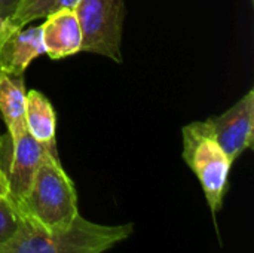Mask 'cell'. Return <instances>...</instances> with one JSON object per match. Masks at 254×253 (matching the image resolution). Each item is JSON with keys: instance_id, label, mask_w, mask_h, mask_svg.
<instances>
[{"instance_id": "obj_14", "label": "cell", "mask_w": 254, "mask_h": 253, "mask_svg": "<svg viewBox=\"0 0 254 253\" xmlns=\"http://www.w3.org/2000/svg\"><path fill=\"white\" fill-rule=\"evenodd\" d=\"M9 198V189H7V182L3 176V173L0 171V200Z\"/></svg>"}, {"instance_id": "obj_4", "label": "cell", "mask_w": 254, "mask_h": 253, "mask_svg": "<svg viewBox=\"0 0 254 253\" xmlns=\"http://www.w3.org/2000/svg\"><path fill=\"white\" fill-rule=\"evenodd\" d=\"M74 12L82 31L80 51L121 63L124 0H80Z\"/></svg>"}, {"instance_id": "obj_12", "label": "cell", "mask_w": 254, "mask_h": 253, "mask_svg": "<svg viewBox=\"0 0 254 253\" xmlns=\"http://www.w3.org/2000/svg\"><path fill=\"white\" fill-rule=\"evenodd\" d=\"M24 222L25 219L21 216L10 198L0 200V243L12 239Z\"/></svg>"}, {"instance_id": "obj_13", "label": "cell", "mask_w": 254, "mask_h": 253, "mask_svg": "<svg viewBox=\"0 0 254 253\" xmlns=\"http://www.w3.org/2000/svg\"><path fill=\"white\" fill-rule=\"evenodd\" d=\"M19 0H0V18H9L16 9Z\"/></svg>"}, {"instance_id": "obj_6", "label": "cell", "mask_w": 254, "mask_h": 253, "mask_svg": "<svg viewBox=\"0 0 254 253\" xmlns=\"http://www.w3.org/2000/svg\"><path fill=\"white\" fill-rule=\"evenodd\" d=\"M213 136L229 161L243 155L253 146L254 139V89L243 95L225 113L207 119Z\"/></svg>"}, {"instance_id": "obj_5", "label": "cell", "mask_w": 254, "mask_h": 253, "mask_svg": "<svg viewBox=\"0 0 254 253\" xmlns=\"http://www.w3.org/2000/svg\"><path fill=\"white\" fill-rule=\"evenodd\" d=\"M51 152L57 154V149L37 142L25 125L0 136V171L13 204L25 195L37 169Z\"/></svg>"}, {"instance_id": "obj_8", "label": "cell", "mask_w": 254, "mask_h": 253, "mask_svg": "<svg viewBox=\"0 0 254 253\" xmlns=\"http://www.w3.org/2000/svg\"><path fill=\"white\" fill-rule=\"evenodd\" d=\"M42 28L45 54L52 60H61L80 52L82 31L74 9H61L46 16Z\"/></svg>"}, {"instance_id": "obj_1", "label": "cell", "mask_w": 254, "mask_h": 253, "mask_svg": "<svg viewBox=\"0 0 254 253\" xmlns=\"http://www.w3.org/2000/svg\"><path fill=\"white\" fill-rule=\"evenodd\" d=\"M132 230V224L100 225L80 215L60 231H45L25 221L12 239L0 243V253H104L128 239Z\"/></svg>"}, {"instance_id": "obj_10", "label": "cell", "mask_w": 254, "mask_h": 253, "mask_svg": "<svg viewBox=\"0 0 254 253\" xmlns=\"http://www.w3.org/2000/svg\"><path fill=\"white\" fill-rule=\"evenodd\" d=\"M25 89L22 76H9L0 72V113L7 131L25 125Z\"/></svg>"}, {"instance_id": "obj_11", "label": "cell", "mask_w": 254, "mask_h": 253, "mask_svg": "<svg viewBox=\"0 0 254 253\" xmlns=\"http://www.w3.org/2000/svg\"><path fill=\"white\" fill-rule=\"evenodd\" d=\"M79 1L80 0H19L9 21L18 27H24L61 9H74Z\"/></svg>"}, {"instance_id": "obj_7", "label": "cell", "mask_w": 254, "mask_h": 253, "mask_svg": "<svg viewBox=\"0 0 254 253\" xmlns=\"http://www.w3.org/2000/svg\"><path fill=\"white\" fill-rule=\"evenodd\" d=\"M45 54L40 27H18L0 18V72L22 76L34 58Z\"/></svg>"}, {"instance_id": "obj_9", "label": "cell", "mask_w": 254, "mask_h": 253, "mask_svg": "<svg viewBox=\"0 0 254 253\" xmlns=\"http://www.w3.org/2000/svg\"><path fill=\"white\" fill-rule=\"evenodd\" d=\"M24 119L28 133L42 145L55 148L57 116L51 101L36 89L25 92Z\"/></svg>"}, {"instance_id": "obj_2", "label": "cell", "mask_w": 254, "mask_h": 253, "mask_svg": "<svg viewBox=\"0 0 254 253\" xmlns=\"http://www.w3.org/2000/svg\"><path fill=\"white\" fill-rule=\"evenodd\" d=\"M21 216L36 228L60 231L79 216L77 194L57 154L45 157L25 195L15 203Z\"/></svg>"}, {"instance_id": "obj_3", "label": "cell", "mask_w": 254, "mask_h": 253, "mask_svg": "<svg viewBox=\"0 0 254 253\" xmlns=\"http://www.w3.org/2000/svg\"><path fill=\"white\" fill-rule=\"evenodd\" d=\"M183 160L196 174L207 203L216 215L222 209L232 163L216 142L208 121L183 127Z\"/></svg>"}]
</instances>
